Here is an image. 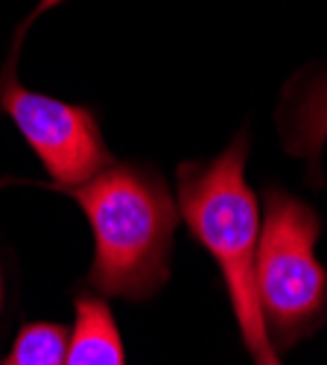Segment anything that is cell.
Returning <instances> with one entry per match:
<instances>
[{
	"mask_svg": "<svg viewBox=\"0 0 327 365\" xmlns=\"http://www.w3.org/2000/svg\"><path fill=\"white\" fill-rule=\"evenodd\" d=\"M73 196L94 231V266L88 281L100 295L143 301L170 278L178 210L158 173L135 164H108L76 187Z\"/></svg>",
	"mask_w": 327,
	"mask_h": 365,
	"instance_id": "1",
	"label": "cell"
},
{
	"mask_svg": "<svg viewBox=\"0 0 327 365\" xmlns=\"http://www.w3.org/2000/svg\"><path fill=\"white\" fill-rule=\"evenodd\" d=\"M249 138H234L231 146L207 164L178 167V207L190 234L207 249L231 295L234 316L257 365H281L266 333L257 298V240L260 205L246 185Z\"/></svg>",
	"mask_w": 327,
	"mask_h": 365,
	"instance_id": "2",
	"label": "cell"
},
{
	"mask_svg": "<svg viewBox=\"0 0 327 365\" xmlns=\"http://www.w3.org/2000/svg\"><path fill=\"white\" fill-rule=\"evenodd\" d=\"M257 240V298L269 339L289 348L327 319V269L316 260L321 222L284 190H266Z\"/></svg>",
	"mask_w": 327,
	"mask_h": 365,
	"instance_id": "3",
	"label": "cell"
},
{
	"mask_svg": "<svg viewBox=\"0 0 327 365\" xmlns=\"http://www.w3.org/2000/svg\"><path fill=\"white\" fill-rule=\"evenodd\" d=\"M15 53L0 76V108H4L26 143L36 149L44 170L53 175V187H76L111 164L103 143L97 117L62 100H53L36 91H26L15 79Z\"/></svg>",
	"mask_w": 327,
	"mask_h": 365,
	"instance_id": "4",
	"label": "cell"
},
{
	"mask_svg": "<svg viewBox=\"0 0 327 365\" xmlns=\"http://www.w3.org/2000/svg\"><path fill=\"white\" fill-rule=\"evenodd\" d=\"M65 365H126L123 342L108 304L94 295L76 301L73 336L68 339Z\"/></svg>",
	"mask_w": 327,
	"mask_h": 365,
	"instance_id": "5",
	"label": "cell"
},
{
	"mask_svg": "<svg viewBox=\"0 0 327 365\" xmlns=\"http://www.w3.org/2000/svg\"><path fill=\"white\" fill-rule=\"evenodd\" d=\"M327 140V76L310 85L292 114V129L286 135V149L292 155H301L310 167H318L321 146Z\"/></svg>",
	"mask_w": 327,
	"mask_h": 365,
	"instance_id": "6",
	"label": "cell"
},
{
	"mask_svg": "<svg viewBox=\"0 0 327 365\" xmlns=\"http://www.w3.org/2000/svg\"><path fill=\"white\" fill-rule=\"evenodd\" d=\"M68 354V330L62 324H26L12 342L9 356L0 365H65Z\"/></svg>",
	"mask_w": 327,
	"mask_h": 365,
	"instance_id": "7",
	"label": "cell"
},
{
	"mask_svg": "<svg viewBox=\"0 0 327 365\" xmlns=\"http://www.w3.org/2000/svg\"><path fill=\"white\" fill-rule=\"evenodd\" d=\"M0 304H4V284H0Z\"/></svg>",
	"mask_w": 327,
	"mask_h": 365,
	"instance_id": "8",
	"label": "cell"
}]
</instances>
